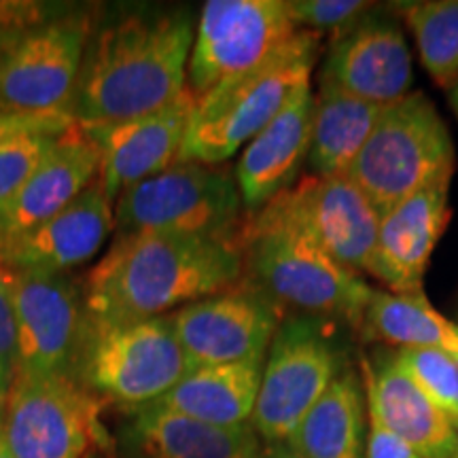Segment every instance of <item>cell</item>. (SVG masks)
I'll list each match as a JSON object with an SVG mask.
<instances>
[{"label":"cell","instance_id":"cell-1","mask_svg":"<svg viewBox=\"0 0 458 458\" xmlns=\"http://www.w3.org/2000/svg\"><path fill=\"white\" fill-rule=\"evenodd\" d=\"M242 274L236 232L223 238L122 233L88 274L83 291L88 325L105 327L168 317L187 303L232 289Z\"/></svg>","mask_w":458,"mask_h":458},{"label":"cell","instance_id":"cell-2","mask_svg":"<svg viewBox=\"0 0 458 458\" xmlns=\"http://www.w3.org/2000/svg\"><path fill=\"white\" fill-rule=\"evenodd\" d=\"M193 34L189 9L131 11L91 34L71 106L74 122H123L181 98Z\"/></svg>","mask_w":458,"mask_h":458},{"label":"cell","instance_id":"cell-3","mask_svg":"<svg viewBox=\"0 0 458 458\" xmlns=\"http://www.w3.org/2000/svg\"><path fill=\"white\" fill-rule=\"evenodd\" d=\"M242 283L267 295L286 314L329 318L357 331L374 289L340 266L272 202L246 213L236 229Z\"/></svg>","mask_w":458,"mask_h":458},{"label":"cell","instance_id":"cell-4","mask_svg":"<svg viewBox=\"0 0 458 458\" xmlns=\"http://www.w3.org/2000/svg\"><path fill=\"white\" fill-rule=\"evenodd\" d=\"M320 55V34L297 30L253 71L196 98L179 162L223 165L283 113L303 88Z\"/></svg>","mask_w":458,"mask_h":458},{"label":"cell","instance_id":"cell-5","mask_svg":"<svg viewBox=\"0 0 458 458\" xmlns=\"http://www.w3.org/2000/svg\"><path fill=\"white\" fill-rule=\"evenodd\" d=\"M454 142L442 114L414 91L385 106L346 176L382 216L427 182L454 174Z\"/></svg>","mask_w":458,"mask_h":458},{"label":"cell","instance_id":"cell-6","mask_svg":"<svg viewBox=\"0 0 458 458\" xmlns=\"http://www.w3.org/2000/svg\"><path fill=\"white\" fill-rule=\"evenodd\" d=\"M335 320L286 314L267 348L250 416L257 437L286 445L331 382L346 369Z\"/></svg>","mask_w":458,"mask_h":458},{"label":"cell","instance_id":"cell-7","mask_svg":"<svg viewBox=\"0 0 458 458\" xmlns=\"http://www.w3.org/2000/svg\"><path fill=\"white\" fill-rule=\"evenodd\" d=\"M242 213L236 174L225 164L174 162L114 199V227L122 233L223 238L236 232L244 219Z\"/></svg>","mask_w":458,"mask_h":458},{"label":"cell","instance_id":"cell-8","mask_svg":"<svg viewBox=\"0 0 458 458\" xmlns=\"http://www.w3.org/2000/svg\"><path fill=\"white\" fill-rule=\"evenodd\" d=\"M191 371L170 317L85 329L77 380L89 393L147 408Z\"/></svg>","mask_w":458,"mask_h":458},{"label":"cell","instance_id":"cell-9","mask_svg":"<svg viewBox=\"0 0 458 458\" xmlns=\"http://www.w3.org/2000/svg\"><path fill=\"white\" fill-rule=\"evenodd\" d=\"M91 34L88 11L71 9L3 51L0 113L71 114Z\"/></svg>","mask_w":458,"mask_h":458},{"label":"cell","instance_id":"cell-10","mask_svg":"<svg viewBox=\"0 0 458 458\" xmlns=\"http://www.w3.org/2000/svg\"><path fill=\"white\" fill-rule=\"evenodd\" d=\"M297 30L284 0H208L193 34L189 91L202 98L216 85L253 71Z\"/></svg>","mask_w":458,"mask_h":458},{"label":"cell","instance_id":"cell-11","mask_svg":"<svg viewBox=\"0 0 458 458\" xmlns=\"http://www.w3.org/2000/svg\"><path fill=\"white\" fill-rule=\"evenodd\" d=\"M7 276L17 325V380L77 377L88 329L79 286L62 274Z\"/></svg>","mask_w":458,"mask_h":458},{"label":"cell","instance_id":"cell-12","mask_svg":"<svg viewBox=\"0 0 458 458\" xmlns=\"http://www.w3.org/2000/svg\"><path fill=\"white\" fill-rule=\"evenodd\" d=\"M100 405L77 377L15 380L3 411L15 458H88L100 444Z\"/></svg>","mask_w":458,"mask_h":458},{"label":"cell","instance_id":"cell-13","mask_svg":"<svg viewBox=\"0 0 458 458\" xmlns=\"http://www.w3.org/2000/svg\"><path fill=\"white\" fill-rule=\"evenodd\" d=\"M168 317L193 369L266 359L286 314L240 280L232 289L187 303Z\"/></svg>","mask_w":458,"mask_h":458},{"label":"cell","instance_id":"cell-14","mask_svg":"<svg viewBox=\"0 0 458 458\" xmlns=\"http://www.w3.org/2000/svg\"><path fill=\"white\" fill-rule=\"evenodd\" d=\"M320 249L354 274H368L380 213L346 174L308 176L272 199Z\"/></svg>","mask_w":458,"mask_h":458},{"label":"cell","instance_id":"cell-15","mask_svg":"<svg viewBox=\"0 0 458 458\" xmlns=\"http://www.w3.org/2000/svg\"><path fill=\"white\" fill-rule=\"evenodd\" d=\"M411 74V54L401 26L391 15L371 9L334 34L320 83L388 106L410 94Z\"/></svg>","mask_w":458,"mask_h":458},{"label":"cell","instance_id":"cell-16","mask_svg":"<svg viewBox=\"0 0 458 458\" xmlns=\"http://www.w3.org/2000/svg\"><path fill=\"white\" fill-rule=\"evenodd\" d=\"M196 96L185 91L156 113L123 122L81 125L100 156V182L113 199L136 182L151 179L179 162L191 123Z\"/></svg>","mask_w":458,"mask_h":458},{"label":"cell","instance_id":"cell-17","mask_svg":"<svg viewBox=\"0 0 458 458\" xmlns=\"http://www.w3.org/2000/svg\"><path fill=\"white\" fill-rule=\"evenodd\" d=\"M450 181L452 174H444L427 182L380 216L368 274L391 293H425L428 261L450 221Z\"/></svg>","mask_w":458,"mask_h":458},{"label":"cell","instance_id":"cell-18","mask_svg":"<svg viewBox=\"0 0 458 458\" xmlns=\"http://www.w3.org/2000/svg\"><path fill=\"white\" fill-rule=\"evenodd\" d=\"M113 229L114 199L98 179L43 225L0 244V272L64 276L94 259Z\"/></svg>","mask_w":458,"mask_h":458},{"label":"cell","instance_id":"cell-19","mask_svg":"<svg viewBox=\"0 0 458 458\" xmlns=\"http://www.w3.org/2000/svg\"><path fill=\"white\" fill-rule=\"evenodd\" d=\"M360 374L368 416L399 435L420 458L452 456L454 420L416 385L393 348L382 346L371 360L360 357Z\"/></svg>","mask_w":458,"mask_h":458},{"label":"cell","instance_id":"cell-20","mask_svg":"<svg viewBox=\"0 0 458 458\" xmlns=\"http://www.w3.org/2000/svg\"><path fill=\"white\" fill-rule=\"evenodd\" d=\"M98 176V148L81 125L74 123L30 179L0 204V244L43 225L81 196Z\"/></svg>","mask_w":458,"mask_h":458},{"label":"cell","instance_id":"cell-21","mask_svg":"<svg viewBox=\"0 0 458 458\" xmlns=\"http://www.w3.org/2000/svg\"><path fill=\"white\" fill-rule=\"evenodd\" d=\"M312 117L314 96L308 85L242 148L233 174L246 213L263 208L295 185L303 162H308Z\"/></svg>","mask_w":458,"mask_h":458},{"label":"cell","instance_id":"cell-22","mask_svg":"<svg viewBox=\"0 0 458 458\" xmlns=\"http://www.w3.org/2000/svg\"><path fill=\"white\" fill-rule=\"evenodd\" d=\"M131 439L145 458H261L250 422L215 427L157 403L136 410Z\"/></svg>","mask_w":458,"mask_h":458},{"label":"cell","instance_id":"cell-23","mask_svg":"<svg viewBox=\"0 0 458 458\" xmlns=\"http://www.w3.org/2000/svg\"><path fill=\"white\" fill-rule=\"evenodd\" d=\"M266 359L193 368L172 391L156 401L215 427H242L253 416Z\"/></svg>","mask_w":458,"mask_h":458},{"label":"cell","instance_id":"cell-24","mask_svg":"<svg viewBox=\"0 0 458 458\" xmlns=\"http://www.w3.org/2000/svg\"><path fill=\"white\" fill-rule=\"evenodd\" d=\"M363 382L346 368L295 428L286 448L300 458H365Z\"/></svg>","mask_w":458,"mask_h":458},{"label":"cell","instance_id":"cell-25","mask_svg":"<svg viewBox=\"0 0 458 458\" xmlns=\"http://www.w3.org/2000/svg\"><path fill=\"white\" fill-rule=\"evenodd\" d=\"M385 106L371 105L329 83H320L314 98L312 139L308 151V168L312 176L348 174L360 148L374 131Z\"/></svg>","mask_w":458,"mask_h":458},{"label":"cell","instance_id":"cell-26","mask_svg":"<svg viewBox=\"0 0 458 458\" xmlns=\"http://www.w3.org/2000/svg\"><path fill=\"white\" fill-rule=\"evenodd\" d=\"M357 334L385 348H435L458 359V325L442 317L425 293L376 291L359 320Z\"/></svg>","mask_w":458,"mask_h":458},{"label":"cell","instance_id":"cell-27","mask_svg":"<svg viewBox=\"0 0 458 458\" xmlns=\"http://www.w3.org/2000/svg\"><path fill=\"white\" fill-rule=\"evenodd\" d=\"M420 60L439 88L458 83V0L401 4Z\"/></svg>","mask_w":458,"mask_h":458},{"label":"cell","instance_id":"cell-28","mask_svg":"<svg viewBox=\"0 0 458 458\" xmlns=\"http://www.w3.org/2000/svg\"><path fill=\"white\" fill-rule=\"evenodd\" d=\"M394 351V348H393ZM397 359L416 385L452 418L458 416V360L435 348H399Z\"/></svg>","mask_w":458,"mask_h":458},{"label":"cell","instance_id":"cell-29","mask_svg":"<svg viewBox=\"0 0 458 458\" xmlns=\"http://www.w3.org/2000/svg\"><path fill=\"white\" fill-rule=\"evenodd\" d=\"M62 134L64 131L30 130L0 140V204L13 196L51 156Z\"/></svg>","mask_w":458,"mask_h":458},{"label":"cell","instance_id":"cell-30","mask_svg":"<svg viewBox=\"0 0 458 458\" xmlns=\"http://www.w3.org/2000/svg\"><path fill=\"white\" fill-rule=\"evenodd\" d=\"M286 9L300 30L337 34L369 13L374 4L360 0H291Z\"/></svg>","mask_w":458,"mask_h":458},{"label":"cell","instance_id":"cell-31","mask_svg":"<svg viewBox=\"0 0 458 458\" xmlns=\"http://www.w3.org/2000/svg\"><path fill=\"white\" fill-rule=\"evenodd\" d=\"M71 7L43 0H0V54L38 28L66 15Z\"/></svg>","mask_w":458,"mask_h":458},{"label":"cell","instance_id":"cell-32","mask_svg":"<svg viewBox=\"0 0 458 458\" xmlns=\"http://www.w3.org/2000/svg\"><path fill=\"white\" fill-rule=\"evenodd\" d=\"M17 380V325L9 276L0 272V416Z\"/></svg>","mask_w":458,"mask_h":458},{"label":"cell","instance_id":"cell-33","mask_svg":"<svg viewBox=\"0 0 458 458\" xmlns=\"http://www.w3.org/2000/svg\"><path fill=\"white\" fill-rule=\"evenodd\" d=\"M369 418L368 437H365V458H420L408 442L394 435L376 418Z\"/></svg>","mask_w":458,"mask_h":458},{"label":"cell","instance_id":"cell-34","mask_svg":"<svg viewBox=\"0 0 458 458\" xmlns=\"http://www.w3.org/2000/svg\"><path fill=\"white\" fill-rule=\"evenodd\" d=\"M77 123L71 114H11L0 113V140L30 130L66 131Z\"/></svg>","mask_w":458,"mask_h":458},{"label":"cell","instance_id":"cell-35","mask_svg":"<svg viewBox=\"0 0 458 458\" xmlns=\"http://www.w3.org/2000/svg\"><path fill=\"white\" fill-rule=\"evenodd\" d=\"M261 458H300L297 454H293L286 445H274L266 452V454H261Z\"/></svg>","mask_w":458,"mask_h":458},{"label":"cell","instance_id":"cell-36","mask_svg":"<svg viewBox=\"0 0 458 458\" xmlns=\"http://www.w3.org/2000/svg\"><path fill=\"white\" fill-rule=\"evenodd\" d=\"M0 458H15L13 452H11L7 437H4V428H3V416H0Z\"/></svg>","mask_w":458,"mask_h":458},{"label":"cell","instance_id":"cell-37","mask_svg":"<svg viewBox=\"0 0 458 458\" xmlns=\"http://www.w3.org/2000/svg\"><path fill=\"white\" fill-rule=\"evenodd\" d=\"M450 94H448V98H450V106H452V111L456 113V117H458V83L454 85V88L452 89H448Z\"/></svg>","mask_w":458,"mask_h":458},{"label":"cell","instance_id":"cell-38","mask_svg":"<svg viewBox=\"0 0 458 458\" xmlns=\"http://www.w3.org/2000/svg\"><path fill=\"white\" fill-rule=\"evenodd\" d=\"M454 420V428H456V444H454V452H452L450 458H458V416L452 418Z\"/></svg>","mask_w":458,"mask_h":458},{"label":"cell","instance_id":"cell-39","mask_svg":"<svg viewBox=\"0 0 458 458\" xmlns=\"http://www.w3.org/2000/svg\"><path fill=\"white\" fill-rule=\"evenodd\" d=\"M88 458H102V456L98 454V452H94V454H91V456H88Z\"/></svg>","mask_w":458,"mask_h":458},{"label":"cell","instance_id":"cell-40","mask_svg":"<svg viewBox=\"0 0 458 458\" xmlns=\"http://www.w3.org/2000/svg\"><path fill=\"white\" fill-rule=\"evenodd\" d=\"M456 360H458V359H456Z\"/></svg>","mask_w":458,"mask_h":458}]
</instances>
